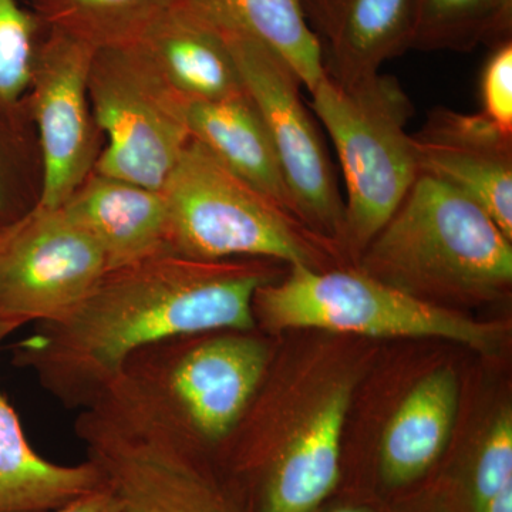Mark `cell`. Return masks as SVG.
I'll use <instances>...</instances> for the list:
<instances>
[{
	"mask_svg": "<svg viewBox=\"0 0 512 512\" xmlns=\"http://www.w3.org/2000/svg\"><path fill=\"white\" fill-rule=\"evenodd\" d=\"M274 264L201 261L167 249L109 269L73 308L13 346V366L67 409H84L138 350L175 336L255 329V293L276 281Z\"/></svg>",
	"mask_w": 512,
	"mask_h": 512,
	"instance_id": "cell-1",
	"label": "cell"
},
{
	"mask_svg": "<svg viewBox=\"0 0 512 512\" xmlns=\"http://www.w3.org/2000/svg\"><path fill=\"white\" fill-rule=\"evenodd\" d=\"M357 269L430 301H487L512 282V241L481 205L420 174Z\"/></svg>",
	"mask_w": 512,
	"mask_h": 512,
	"instance_id": "cell-2",
	"label": "cell"
},
{
	"mask_svg": "<svg viewBox=\"0 0 512 512\" xmlns=\"http://www.w3.org/2000/svg\"><path fill=\"white\" fill-rule=\"evenodd\" d=\"M74 433L123 512H239L178 429L124 377L80 410Z\"/></svg>",
	"mask_w": 512,
	"mask_h": 512,
	"instance_id": "cell-3",
	"label": "cell"
},
{
	"mask_svg": "<svg viewBox=\"0 0 512 512\" xmlns=\"http://www.w3.org/2000/svg\"><path fill=\"white\" fill-rule=\"evenodd\" d=\"M312 113L338 151L348 198L343 249L359 259L420 175L407 124L413 104L392 76L352 84L323 76L309 92Z\"/></svg>",
	"mask_w": 512,
	"mask_h": 512,
	"instance_id": "cell-4",
	"label": "cell"
},
{
	"mask_svg": "<svg viewBox=\"0 0 512 512\" xmlns=\"http://www.w3.org/2000/svg\"><path fill=\"white\" fill-rule=\"evenodd\" d=\"M161 192L170 251L201 261L265 259L325 269L316 239L323 237L232 174L194 138Z\"/></svg>",
	"mask_w": 512,
	"mask_h": 512,
	"instance_id": "cell-5",
	"label": "cell"
},
{
	"mask_svg": "<svg viewBox=\"0 0 512 512\" xmlns=\"http://www.w3.org/2000/svg\"><path fill=\"white\" fill-rule=\"evenodd\" d=\"M255 322L266 330L322 329L370 338H440L494 352L501 329L384 284L360 269L289 266L254 298Z\"/></svg>",
	"mask_w": 512,
	"mask_h": 512,
	"instance_id": "cell-6",
	"label": "cell"
},
{
	"mask_svg": "<svg viewBox=\"0 0 512 512\" xmlns=\"http://www.w3.org/2000/svg\"><path fill=\"white\" fill-rule=\"evenodd\" d=\"M252 330L163 340L134 353L120 376L202 447L220 446L247 417L268 369V346Z\"/></svg>",
	"mask_w": 512,
	"mask_h": 512,
	"instance_id": "cell-7",
	"label": "cell"
},
{
	"mask_svg": "<svg viewBox=\"0 0 512 512\" xmlns=\"http://www.w3.org/2000/svg\"><path fill=\"white\" fill-rule=\"evenodd\" d=\"M87 87L106 138L93 171L161 191L192 138L188 104L134 46L96 50Z\"/></svg>",
	"mask_w": 512,
	"mask_h": 512,
	"instance_id": "cell-8",
	"label": "cell"
},
{
	"mask_svg": "<svg viewBox=\"0 0 512 512\" xmlns=\"http://www.w3.org/2000/svg\"><path fill=\"white\" fill-rule=\"evenodd\" d=\"M221 35L237 63L245 92L264 120L299 218L320 237L340 244L345 201L312 111L303 103L301 79L261 43Z\"/></svg>",
	"mask_w": 512,
	"mask_h": 512,
	"instance_id": "cell-9",
	"label": "cell"
},
{
	"mask_svg": "<svg viewBox=\"0 0 512 512\" xmlns=\"http://www.w3.org/2000/svg\"><path fill=\"white\" fill-rule=\"evenodd\" d=\"M106 271L94 239L62 208L33 207L0 231V343L69 311Z\"/></svg>",
	"mask_w": 512,
	"mask_h": 512,
	"instance_id": "cell-10",
	"label": "cell"
},
{
	"mask_svg": "<svg viewBox=\"0 0 512 512\" xmlns=\"http://www.w3.org/2000/svg\"><path fill=\"white\" fill-rule=\"evenodd\" d=\"M92 47L46 29L37 46L29 87V113L40 158L37 204L56 210L93 173L101 133L89 99Z\"/></svg>",
	"mask_w": 512,
	"mask_h": 512,
	"instance_id": "cell-11",
	"label": "cell"
},
{
	"mask_svg": "<svg viewBox=\"0 0 512 512\" xmlns=\"http://www.w3.org/2000/svg\"><path fill=\"white\" fill-rule=\"evenodd\" d=\"M412 137L420 174L476 201L512 241V133L480 111L436 107Z\"/></svg>",
	"mask_w": 512,
	"mask_h": 512,
	"instance_id": "cell-12",
	"label": "cell"
},
{
	"mask_svg": "<svg viewBox=\"0 0 512 512\" xmlns=\"http://www.w3.org/2000/svg\"><path fill=\"white\" fill-rule=\"evenodd\" d=\"M325 74L352 84L409 49L416 0H301Z\"/></svg>",
	"mask_w": 512,
	"mask_h": 512,
	"instance_id": "cell-13",
	"label": "cell"
},
{
	"mask_svg": "<svg viewBox=\"0 0 512 512\" xmlns=\"http://www.w3.org/2000/svg\"><path fill=\"white\" fill-rule=\"evenodd\" d=\"M134 47L188 106L245 92L224 36L185 0H177Z\"/></svg>",
	"mask_w": 512,
	"mask_h": 512,
	"instance_id": "cell-14",
	"label": "cell"
},
{
	"mask_svg": "<svg viewBox=\"0 0 512 512\" xmlns=\"http://www.w3.org/2000/svg\"><path fill=\"white\" fill-rule=\"evenodd\" d=\"M60 208L94 239L107 271L168 249L161 191L93 171Z\"/></svg>",
	"mask_w": 512,
	"mask_h": 512,
	"instance_id": "cell-15",
	"label": "cell"
},
{
	"mask_svg": "<svg viewBox=\"0 0 512 512\" xmlns=\"http://www.w3.org/2000/svg\"><path fill=\"white\" fill-rule=\"evenodd\" d=\"M350 389L342 384L319 403L286 443L269 474L262 512H312L339 480L340 443Z\"/></svg>",
	"mask_w": 512,
	"mask_h": 512,
	"instance_id": "cell-16",
	"label": "cell"
},
{
	"mask_svg": "<svg viewBox=\"0 0 512 512\" xmlns=\"http://www.w3.org/2000/svg\"><path fill=\"white\" fill-rule=\"evenodd\" d=\"M191 137L232 174L301 220L271 138L247 92L188 106Z\"/></svg>",
	"mask_w": 512,
	"mask_h": 512,
	"instance_id": "cell-17",
	"label": "cell"
},
{
	"mask_svg": "<svg viewBox=\"0 0 512 512\" xmlns=\"http://www.w3.org/2000/svg\"><path fill=\"white\" fill-rule=\"evenodd\" d=\"M100 487L103 478L92 461L63 466L36 453L0 393V512H49Z\"/></svg>",
	"mask_w": 512,
	"mask_h": 512,
	"instance_id": "cell-18",
	"label": "cell"
},
{
	"mask_svg": "<svg viewBox=\"0 0 512 512\" xmlns=\"http://www.w3.org/2000/svg\"><path fill=\"white\" fill-rule=\"evenodd\" d=\"M458 383L450 369L421 379L397 407L382 440V470L392 484L426 473L439 458L453 431Z\"/></svg>",
	"mask_w": 512,
	"mask_h": 512,
	"instance_id": "cell-19",
	"label": "cell"
},
{
	"mask_svg": "<svg viewBox=\"0 0 512 512\" xmlns=\"http://www.w3.org/2000/svg\"><path fill=\"white\" fill-rule=\"evenodd\" d=\"M225 35L248 37L284 59L311 92L325 76L318 37L301 0H185Z\"/></svg>",
	"mask_w": 512,
	"mask_h": 512,
	"instance_id": "cell-20",
	"label": "cell"
},
{
	"mask_svg": "<svg viewBox=\"0 0 512 512\" xmlns=\"http://www.w3.org/2000/svg\"><path fill=\"white\" fill-rule=\"evenodd\" d=\"M177 0H29L46 29L94 50L136 45Z\"/></svg>",
	"mask_w": 512,
	"mask_h": 512,
	"instance_id": "cell-21",
	"label": "cell"
},
{
	"mask_svg": "<svg viewBox=\"0 0 512 512\" xmlns=\"http://www.w3.org/2000/svg\"><path fill=\"white\" fill-rule=\"evenodd\" d=\"M500 0H416L409 49L470 52L493 46Z\"/></svg>",
	"mask_w": 512,
	"mask_h": 512,
	"instance_id": "cell-22",
	"label": "cell"
},
{
	"mask_svg": "<svg viewBox=\"0 0 512 512\" xmlns=\"http://www.w3.org/2000/svg\"><path fill=\"white\" fill-rule=\"evenodd\" d=\"M45 26L19 0H0V113L33 130L29 87L37 46Z\"/></svg>",
	"mask_w": 512,
	"mask_h": 512,
	"instance_id": "cell-23",
	"label": "cell"
},
{
	"mask_svg": "<svg viewBox=\"0 0 512 512\" xmlns=\"http://www.w3.org/2000/svg\"><path fill=\"white\" fill-rule=\"evenodd\" d=\"M40 158L36 134L0 113V231L36 207Z\"/></svg>",
	"mask_w": 512,
	"mask_h": 512,
	"instance_id": "cell-24",
	"label": "cell"
},
{
	"mask_svg": "<svg viewBox=\"0 0 512 512\" xmlns=\"http://www.w3.org/2000/svg\"><path fill=\"white\" fill-rule=\"evenodd\" d=\"M512 484V417L503 412L488 430L478 454L474 473V503L478 512L484 505Z\"/></svg>",
	"mask_w": 512,
	"mask_h": 512,
	"instance_id": "cell-25",
	"label": "cell"
},
{
	"mask_svg": "<svg viewBox=\"0 0 512 512\" xmlns=\"http://www.w3.org/2000/svg\"><path fill=\"white\" fill-rule=\"evenodd\" d=\"M480 92V113L505 133H512V40L493 47L481 74Z\"/></svg>",
	"mask_w": 512,
	"mask_h": 512,
	"instance_id": "cell-26",
	"label": "cell"
},
{
	"mask_svg": "<svg viewBox=\"0 0 512 512\" xmlns=\"http://www.w3.org/2000/svg\"><path fill=\"white\" fill-rule=\"evenodd\" d=\"M49 512H123L119 501L106 487L97 488L92 493L82 495L63 507Z\"/></svg>",
	"mask_w": 512,
	"mask_h": 512,
	"instance_id": "cell-27",
	"label": "cell"
},
{
	"mask_svg": "<svg viewBox=\"0 0 512 512\" xmlns=\"http://www.w3.org/2000/svg\"><path fill=\"white\" fill-rule=\"evenodd\" d=\"M512 40V0H500L497 28H495L493 46Z\"/></svg>",
	"mask_w": 512,
	"mask_h": 512,
	"instance_id": "cell-28",
	"label": "cell"
},
{
	"mask_svg": "<svg viewBox=\"0 0 512 512\" xmlns=\"http://www.w3.org/2000/svg\"><path fill=\"white\" fill-rule=\"evenodd\" d=\"M481 512H512V484L495 494Z\"/></svg>",
	"mask_w": 512,
	"mask_h": 512,
	"instance_id": "cell-29",
	"label": "cell"
},
{
	"mask_svg": "<svg viewBox=\"0 0 512 512\" xmlns=\"http://www.w3.org/2000/svg\"><path fill=\"white\" fill-rule=\"evenodd\" d=\"M335 512H362V511H357V510H340V511H335Z\"/></svg>",
	"mask_w": 512,
	"mask_h": 512,
	"instance_id": "cell-30",
	"label": "cell"
}]
</instances>
